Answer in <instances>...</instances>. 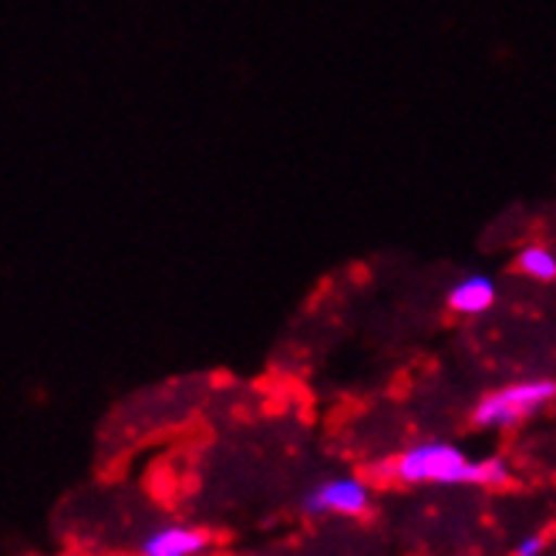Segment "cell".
<instances>
[{
    "instance_id": "cell-1",
    "label": "cell",
    "mask_w": 556,
    "mask_h": 556,
    "mask_svg": "<svg viewBox=\"0 0 556 556\" xmlns=\"http://www.w3.org/2000/svg\"><path fill=\"white\" fill-rule=\"evenodd\" d=\"M395 482L405 485H469L472 459L452 442H415L391 455Z\"/></svg>"
},
{
    "instance_id": "cell-2",
    "label": "cell",
    "mask_w": 556,
    "mask_h": 556,
    "mask_svg": "<svg viewBox=\"0 0 556 556\" xmlns=\"http://www.w3.org/2000/svg\"><path fill=\"white\" fill-rule=\"evenodd\" d=\"M553 399H556V381H549V378L513 381V384L489 391V395L476 405L472 421L479 429H513V425L527 421L530 415L546 408Z\"/></svg>"
},
{
    "instance_id": "cell-3",
    "label": "cell",
    "mask_w": 556,
    "mask_h": 556,
    "mask_svg": "<svg viewBox=\"0 0 556 556\" xmlns=\"http://www.w3.org/2000/svg\"><path fill=\"white\" fill-rule=\"evenodd\" d=\"M304 513H311V516H368L371 513V482L357 479V476L324 479L304 496Z\"/></svg>"
},
{
    "instance_id": "cell-4",
    "label": "cell",
    "mask_w": 556,
    "mask_h": 556,
    "mask_svg": "<svg viewBox=\"0 0 556 556\" xmlns=\"http://www.w3.org/2000/svg\"><path fill=\"white\" fill-rule=\"evenodd\" d=\"M210 549V533L189 522H166L146 533L139 556H203Z\"/></svg>"
},
{
    "instance_id": "cell-5",
    "label": "cell",
    "mask_w": 556,
    "mask_h": 556,
    "mask_svg": "<svg viewBox=\"0 0 556 556\" xmlns=\"http://www.w3.org/2000/svg\"><path fill=\"white\" fill-rule=\"evenodd\" d=\"M493 304H496V283L489 280V277H482V274L463 277L459 283H455V287L448 290V307H452L455 314H469V317H476V314L489 311Z\"/></svg>"
},
{
    "instance_id": "cell-6",
    "label": "cell",
    "mask_w": 556,
    "mask_h": 556,
    "mask_svg": "<svg viewBox=\"0 0 556 556\" xmlns=\"http://www.w3.org/2000/svg\"><path fill=\"white\" fill-rule=\"evenodd\" d=\"M516 270L533 280H556V253L549 247H527L516 256Z\"/></svg>"
},
{
    "instance_id": "cell-7",
    "label": "cell",
    "mask_w": 556,
    "mask_h": 556,
    "mask_svg": "<svg viewBox=\"0 0 556 556\" xmlns=\"http://www.w3.org/2000/svg\"><path fill=\"white\" fill-rule=\"evenodd\" d=\"M513 482L509 463L500 459V455H489V459H476L472 472H469V485H482V489H503Z\"/></svg>"
},
{
    "instance_id": "cell-8",
    "label": "cell",
    "mask_w": 556,
    "mask_h": 556,
    "mask_svg": "<svg viewBox=\"0 0 556 556\" xmlns=\"http://www.w3.org/2000/svg\"><path fill=\"white\" fill-rule=\"evenodd\" d=\"M365 476H368V482H375V485H388V482H395V463H391V459L368 463V466H365Z\"/></svg>"
},
{
    "instance_id": "cell-9",
    "label": "cell",
    "mask_w": 556,
    "mask_h": 556,
    "mask_svg": "<svg viewBox=\"0 0 556 556\" xmlns=\"http://www.w3.org/2000/svg\"><path fill=\"white\" fill-rule=\"evenodd\" d=\"M543 553H546V536L543 533H527L513 546L509 556H543Z\"/></svg>"
}]
</instances>
